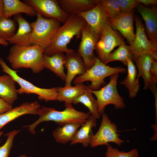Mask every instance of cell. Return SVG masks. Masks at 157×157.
<instances>
[{
    "label": "cell",
    "mask_w": 157,
    "mask_h": 157,
    "mask_svg": "<svg viewBox=\"0 0 157 157\" xmlns=\"http://www.w3.org/2000/svg\"><path fill=\"white\" fill-rule=\"evenodd\" d=\"M86 23L78 14L72 15L67 21L60 26L52 37L49 45L44 51V54L51 56L60 52L72 53L74 50L67 45L73 37L81 36V30Z\"/></svg>",
    "instance_id": "1"
},
{
    "label": "cell",
    "mask_w": 157,
    "mask_h": 157,
    "mask_svg": "<svg viewBox=\"0 0 157 157\" xmlns=\"http://www.w3.org/2000/svg\"><path fill=\"white\" fill-rule=\"evenodd\" d=\"M44 49L37 45L19 46L14 45L10 48L6 60L13 69H30L34 74L44 68L43 64Z\"/></svg>",
    "instance_id": "2"
},
{
    "label": "cell",
    "mask_w": 157,
    "mask_h": 157,
    "mask_svg": "<svg viewBox=\"0 0 157 157\" xmlns=\"http://www.w3.org/2000/svg\"><path fill=\"white\" fill-rule=\"evenodd\" d=\"M65 109L63 111L56 110L53 108L42 106L37 110L38 119L32 124L24 126L33 134L35 133V128L40 123L49 121L55 122L60 126L67 123L78 122L83 123L90 116V113H85L76 110L71 103H65Z\"/></svg>",
    "instance_id": "3"
},
{
    "label": "cell",
    "mask_w": 157,
    "mask_h": 157,
    "mask_svg": "<svg viewBox=\"0 0 157 157\" xmlns=\"http://www.w3.org/2000/svg\"><path fill=\"white\" fill-rule=\"evenodd\" d=\"M126 72L125 68L121 66L110 67L97 57L94 65L83 74L75 78L73 83L76 84L90 81L91 83L88 86V88L92 90H98L101 89V85L107 84L104 80L106 77L115 74H125Z\"/></svg>",
    "instance_id": "4"
},
{
    "label": "cell",
    "mask_w": 157,
    "mask_h": 157,
    "mask_svg": "<svg viewBox=\"0 0 157 157\" xmlns=\"http://www.w3.org/2000/svg\"><path fill=\"white\" fill-rule=\"evenodd\" d=\"M37 19L31 23L32 31L29 40L31 45H37L44 50L50 44L61 22L54 18L47 19L37 13Z\"/></svg>",
    "instance_id": "5"
},
{
    "label": "cell",
    "mask_w": 157,
    "mask_h": 157,
    "mask_svg": "<svg viewBox=\"0 0 157 157\" xmlns=\"http://www.w3.org/2000/svg\"><path fill=\"white\" fill-rule=\"evenodd\" d=\"M0 65L2 71L10 76L19 85L20 88L17 90L18 94H35L38 95L39 100H44L46 102L57 100V87L47 89L36 87L19 76L17 74L18 71L10 68L1 58H0Z\"/></svg>",
    "instance_id": "6"
},
{
    "label": "cell",
    "mask_w": 157,
    "mask_h": 157,
    "mask_svg": "<svg viewBox=\"0 0 157 157\" xmlns=\"http://www.w3.org/2000/svg\"><path fill=\"white\" fill-rule=\"evenodd\" d=\"M118 73L110 76V81L103 88L99 90L90 91L96 97L98 106V111L102 115L108 105L112 104L117 109H122L125 106L124 99L119 94L117 88Z\"/></svg>",
    "instance_id": "7"
},
{
    "label": "cell",
    "mask_w": 157,
    "mask_h": 157,
    "mask_svg": "<svg viewBox=\"0 0 157 157\" xmlns=\"http://www.w3.org/2000/svg\"><path fill=\"white\" fill-rule=\"evenodd\" d=\"M134 19L136 33L134 39L129 46L130 53L134 56L135 59L142 54L149 53L157 60V45L148 40L144 24L137 15H135Z\"/></svg>",
    "instance_id": "8"
},
{
    "label": "cell",
    "mask_w": 157,
    "mask_h": 157,
    "mask_svg": "<svg viewBox=\"0 0 157 157\" xmlns=\"http://www.w3.org/2000/svg\"><path fill=\"white\" fill-rule=\"evenodd\" d=\"M81 40L77 51L84 62L87 70L94 64L97 57L94 53L100 37L95 34L86 23L82 29Z\"/></svg>",
    "instance_id": "9"
},
{
    "label": "cell",
    "mask_w": 157,
    "mask_h": 157,
    "mask_svg": "<svg viewBox=\"0 0 157 157\" xmlns=\"http://www.w3.org/2000/svg\"><path fill=\"white\" fill-rule=\"evenodd\" d=\"M118 131L117 126L112 123L108 115L104 113L100 126L92 137L90 145L92 147L103 145L109 146V142H113L120 146L124 141L119 138Z\"/></svg>",
    "instance_id": "10"
},
{
    "label": "cell",
    "mask_w": 157,
    "mask_h": 157,
    "mask_svg": "<svg viewBox=\"0 0 157 157\" xmlns=\"http://www.w3.org/2000/svg\"><path fill=\"white\" fill-rule=\"evenodd\" d=\"M124 42L122 37L111 27L109 19L96 46L97 58L103 63L115 47Z\"/></svg>",
    "instance_id": "11"
},
{
    "label": "cell",
    "mask_w": 157,
    "mask_h": 157,
    "mask_svg": "<svg viewBox=\"0 0 157 157\" xmlns=\"http://www.w3.org/2000/svg\"><path fill=\"white\" fill-rule=\"evenodd\" d=\"M25 3L32 7L37 13L47 19H56L63 24L70 16L61 8L56 0H26Z\"/></svg>",
    "instance_id": "12"
},
{
    "label": "cell",
    "mask_w": 157,
    "mask_h": 157,
    "mask_svg": "<svg viewBox=\"0 0 157 157\" xmlns=\"http://www.w3.org/2000/svg\"><path fill=\"white\" fill-rule=\"evenodd\" d=\"M78 14L94 32L101 37L109 18L100 2L94 8Z\"/></svg>",
    "instance_id": "13"
},
{
    "label": "cell",
    "mask_w": 157,
    "mask_h": 157,
    "mask_svg": "<svg viewBox=\"0 0 157 157\" xmlns=\"http://www.w3.org/2000/svg\"><path fill=\"white\" fill-rule=\"evenodd\" d=\"M134 10L132 11L121 13L114 19H109L113 29L119 31L131 44L135 37L134 32Z\"/></svg>",
    "instance_id": "14"
},
{
    "label": "cell",
    "mask_w": 157,
    "mask_h": 157,
    "mask_svg": "<svg viewBox=\"0 0 157 157\" xmlns=\"http://www.w3.org/2000/svg\"><path fill=\"white\" fill-rule=\"evenodd\" d=\"M64 66L67 69L65 86H72V82L75 77L77 75H83L87 71L81 56L75 52L66 53Z\"/></svg>",
    "instance_id": "15"
},
{
    "label": "cell",
    "mask_w": 157,
    "mask_h": 157,
    "mask_svg": "<svg viewBox=\"0 0 157 157\" xmlns=\"http://www.w3.org/2000/svg\"><path fill=\"white\" fill-rule=\"evenodd\" d=\"M41 106L37 101L26 102L0 114V130L6 124L18 117L26 114L36 115Z\"/></svg>",
    "instance_id": "16"
},
{
    "label": "cell",
    "mask_w": 157,
    "mask_h": 157,
    "mask_svg": "<svg viewBox=\"0 0 157 157\" xmlns=\"http://www.w3.org/2000/svg\"><path fill=\"white\" fill-rule=\"evenodd\" d=\"M14 20L18 25V28L14 35L7 41L10 44L19 46L31 45L29 40L32 31L31 23L21 14L14 15Z\"/></svg>",
    "instance_id": "17"
},
{
    "label": "cell",
    "mask_w": 157,
    "mask_h": 157,
    "mask_svg": "<svg viewBox=\"0 0 157 157\" xmlns=\"http://www.w3.org/2000/svg\"><path fill=\"white\" fill-rule=\"evenodd\" d=\"M138 11L144 20L146 33L150 40L157 45V8L138 5Z\"/></svg>",
    "instance_id": "18"
},
{
    "label": "cell",
    "mask_w": 157,
    "mask_h": 157,
    "mask_svg": "<svg viewBox=\"0 0 157 157\" xmlns=\"http://www.w3.org/2000/svg\"><path fill=\"white\" fill-rule=\"evenodd\" d=\"M62 10L69 16L86 11L96 6L100 0H58Z\"/></svg>",
    "instance_id": "19"
},
{
    "label": "cell",
    "mask_w": 157,
    "mask_h": 157,
    "mask_svg": "<svg viewBox=\"0 0 157 157\" xmlns=\"http://www.w3.org/2000/svg\"><path fill=\"white\" fill-rule=\"evenodd\" d=\"M97 119L90 115L85 122L76 132L70 144L73 145L78 143H81L83 147H86L90 145L94 133L92 129L97 126Z\"/></svg>",
    "instance_id": "20"
},
{
    "label": "cell",
    "mask_w": 157,
    "mask_h": 157,
    "mask_svg": "<svg viewBox=\"0 0 157 157\" xmlns=\"http://www.w3.org/2000/svg\"><path fill=\"white\" fill-rule=\"evenodd\" d=\"M16 83L8 74L0 76V98L11 105L18 98Z\"/></svg>",
    "instance_id": "21"
},
{
    "label": "cell",
    "mask_w": 157,
    "mask_h": 157,
    "mask_svg": "<svg viewBox=\"0 0 157 157\" xmlns=\"http://www.w3.org/2000/svg\"><path fill=\"white\" fill-rule=\"evenodd\" d=\"M3 17L6 19L21 13L31 17L36 16L37 13L32 7L19 0H3Z\"/></svg>",
    "instance_id": "22"
},
{
    "label": "cell",
    "mask_w": 157,
    "mask_h": 157,
    "mask_svg": "<svg viewBox=\"0 0 157 157\" xmlns=\"http://www.w3.org/2000/svg\"><path fill=\"white\" fill-rule=\"evenodd\" d=\"M43 57L44 67L48 69L65 81L66 74L64 70L65 55L63 52L58 53L51 56L44 54Z\"/></svg>",
    "instance_id": "23"
},
{
    "label": "cell",
    "mask_w": 157,
    "mask_h": 157,
    "mask_svg": "<svg viewBox=\"0 0 157 157\" xmlns=\"http://www.w3.org/2000/svg\"><path fill=\"white\" fill-rule=\"evenodd\" d=\"M128 73L125 79L120 83L124 85L129 90L130 98H133L136 96L140 89L139 79L137 78L138 72L133 61L128 60L127 65Z\"/></svg>",
    "instance_id": "24"
},
{
    "label": "cell",
    "mask_w": 157,
    "mask_h": 157,
    "mask_svg": "<svg viewBox=\"0 0 157 157\" xmlns=\"http://www.w3.org/2000/svg\"><path fill=\"white\" fill-rule=\"evenodd\" d=\"M83 124L78 122L70 123L58 127L53 131V136L58 142L65 144L71 142Z\"/></svg>",
    "instance_id": "25"
},
{
    "label": "cell",
    "mask_w": 157,
    "mask_h": 157,
    "mask_svg": "<svg viewBox=\"0 0 157 157\" xmlns=\"http://www.w3.org/2000/svg\"><path fill=\"white\" fill-rule=\"evenodd\" d=\"M154 57L150 54H142L134 59L138 70L137 78L142 77L144 82L143 89H147L149 87L150 79V71L152 59Z\"/></svg>",
    "instance_id": "26"
},
{
    "label": "cell",
    "mask_w": 157,
    "mask_h": 157,
    "mask_svg": "<svg viewBox=\"0 0 157 157\" xmlns=\"http://www.w3.org/2000/svg\"><path fill=\"white\" fill-rule=\"evenodd\" d=\"M75 85L74 86L57 87V100L72 104L74 99L82 94L87 88V86L83 83Z\"/></svg>",
    "instance_id": "27"
},
{
    "label": "cell",
    "mask_w": 157,
    "mask_h": 157,
    "mask_svg": "<svg viewBox=\"0 0 157 157\" xmlns=\"http://www.w3.org/2000/svg\"><path fill=\"white\" fill-rule=\"evenodd\" d=\"M88 86L86 90L82 94L73 100L72 103L77 104L81 103L89 109L91 115L99 119L101 115L98 111V106L97 99L92 95Z\"/></svg>",
    "instance_id": "28"
},
{
    "label": "cell",
    "mask_w": 157,
    "mask_h": 157,
    "mask_svg": "<svg viewBox=\"0 0 157 157\" xmlns=\"http://www.w3.org/2000/svg\"><path fill=\"white\" fill-rule=\"evenodd\" d=\"M134 59V56L129 50V46L124 42L119 46L118 48L114 52L110 53L103 63L106 65L110 62L118 60L127 65L128 60H131L133 61Z\"/></svg>",
    "instance_id": "29"
},
{
    "label": "cell",
    "mask_w": 157,
    "mask_h": 157,
    "mask_svg": "<svg viewBox=\"0 0 157 157\" xmlns=\"http://www.w3.org/2000/svg\"><path fill=\"white\" fill-rule=\"evenodd\" d=\"M17 23L10 18L0 17V38L7 40L15 34Z\"/></svg>",
    "instance_id": "30"
},
{
    "label": "cell",
    "mask_w": 157,
    "mask_h": 157,
    "mask_svg": "<svg viewBox=\"0 0 157 157\" xmlns=\"http://www.w3.org/2000/svg\"><path fill=\"white\" fill-rule=\"evenodd\" d=\"M100 2L109 19H115L122 13L116 0H101Z\"/></svg>",
    "instance_id": "31"
},
{
    "label": "cell",
    "mask_w": 157,
    "mask_h": 157,
    "mask_svg": "<svg viewBox=\"0 0 157 157\" xmlns=\"http://www.w3.org/2000/svg\"><path fill=\"white\" fill-rule=\"evenodd\" d=\"M20 131L19 130H14L6 134L8 137L4 144L0 147V157H9L13 146L14 138Z\"/></svg>",
    "instance_id": "32"
},
{
    "label": "cell",
    "mask_w": 157,
    "mask_h": 157,
    "mask_svg": "<svg viewBox=\"0 0 157 157\" xmlns=\"http://www.w3.org/2000/svg\"><path fill=\"white\" fill-rule=\"evenodd\" d=\"M106 157H139L138 152L136 149L126 152L120 151L117 149L113 148L110 146L107 147L106 154Z\"/></svg>",
    "instance_id": "33"
},
{
    "label": "cell",
    "mask_w": 157,
    "mask_h": 157,
    "mask_svg": "<svg viewBox=\"0 0 157 157\" xmlns=\"http://www.w3.org/2000/svg\"><path fill=\"white\" fill-rule=\"evenodd\" d=\"M119 5L122 13L129 12L134 10L139 3L137 0H116Z\"/></svg>",
    "instance_id": "34"
},
{
    "label": "cell",
    "mask_w": 157,
    "mask_h": 157,
    "mask_svg": "<svg viewBox=\"0 0 157 157\" xmlns=\"http://www.w3.org/2000/svg\"><path fill=\"white\" fill-rule=\"evenodd\" d=\"M150 79L148 88L151 90L157 88V61L153 58L150 71Z\"/></svg>",
    "instance_id": "35"
},
{
    "label": "cell",
    "mask_w": 157,
    "mask_h": 157,
    "mask_svg": "<svg viewBox=\"0 0 157 157\" xmlns=\"http://www.w3.org/2000/svg\"><path fill=\"white\" fill-rule=\"evenodd\" d=\"M13 108L12 105L8 104L0 98V114Z\"/></svg>",
    "instance_id": "36"
},
{
    "label": "cell",
    "mask_w": 157,
    "mask_h": 157,
    "mask_svg": "<svg viewBox=\"0 0 157 157\" xmlns=\"http://www.w3.org/2000/svg\"><path fill=\"white\" fill-rule=\"evenodd\" d=\"M137 1L139 3H142L146 5L157 4V0H137Z\"/></svg>",
    "instance_id": "37"
},
{
    "label": "cell",
    "mask_w": 157,
    "mask_h": 157,
    "mask_svg": "<svg viewBox=\"0 0 157 157\" xmlns=\"http://www.w3.org/2000/svg\"><path fill=\"white\" fill-rule=\"evenodd\" d=\"M3 0H0V17H3Z\"/></svg>",
    "instance_id": "38"
},
{
    "label": "cell",
    "mask_w": 157,
    "mask_h": 157,
    "mask_svg": "<svg viewBox=\"0 0 157 157\" xmlns=\"http://www.w3.org/2000/svg\"><path fill=\"white\" fill-rule=\"evenodd\" d=\"M8 42L6 40L0 38V44L6 46L8 45Z\"/></svg>",
    "instance_id": "39"
},
{
    "label": "cell",
    "mask_w": 157,
    "mask_h": 157,
    "mask_svg": "<svg viewBox=\"0 0 157 157\" xmlns=\"http://www.w3.org/2000/svg\"><path fill=\"white\" fill-rule=\"evenodd\" d=\"M18 157H27V156L23 154L19 156Z\"/></svg>",
    "instance_id": "40"
},
{
    "label": "cell",
    "mask_w": 157,
    "mask_h": 157,
    "mask_svg": "<svg viewBox=\"0 0 157 157\" xmlns=\"http://www.w3.org/2000/svg\"><path fill=\"white\" fill-rule=\"evenodd\" d=\"M3 132L2 131H0V137L3 134Z\"/></svg>",
    "instance_id": "41"
}]
</instances>
